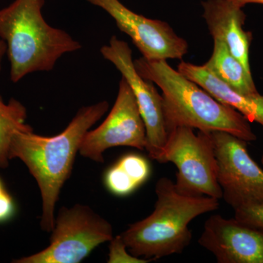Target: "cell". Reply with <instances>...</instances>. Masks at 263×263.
Returning a JSON list of instances; mask_svg holds the SVG:
<instances>
[{"mask_svg":"<svg viewBox=\"0 0 263 263\" xmlns=\"http://www.w3.org/2000/svg\"><path fill=\"white\" fill-rule=\"evenodd\" d=\"M137 71L162 90L167 134L177 127L224 131L247 142L257 140L250 122L239 112L220 103L210 93L175 70L166 60H134Z\"/></svg>","mask_w":263,"mask_h":263,"instance_id":"obj_2","label":"cell"},{"mask_svg":"<svg viewBox=\"0 0 263 263\" xmlns=\"http://www.w3.org/2000/svg\"><path fill=\"white\" fill-rule=\"evenodd\" d=\"M15 213L14 200L8 192L0 197V223L9 221L13 217Z\"/></svg>","mask_w":263,"mask_h":263,"instance_id":"obj_19","label":"cell"},{"mask_svg":"<svg viewBox=\"0 0 263 263\" xmlns=\"http://www.w3.org/2000/svg\"><path fill=\"white\" fill-rule=\"evenodd\" d=\"M178 71L196 83L218 101L234 108L249 122H257L263 128V95L241 94L218 79L205 65L181 61Z\"/></svg>","mask_w":263,"mask_h":263,"instance_id":"obj_13","label":"cell"},{"mask_svg":"<svg viewBox=\"0 0 263 263\" xmlns=\"http://www.w3.org/2000/svg\"><path fill=\"white\" fill-rule=\"evenodd\" d=\"M105 10L118 28L131 38L148 60H180L188 53V43L163 21L146 18L129 9L119 0H86Z\"/></svg>","mask_w":263,"mask_h":263,"instance_id":"obj_10","label":"cell"},{"mask_svg":"<svg viewBox=\"0 0 263 263\" xmlns=\"http://www.w3.org/2000/svg\"><path fill=\"white\" fill-rule=\"evenodd\" d=\"M100 53L105 60L115 66L130 86L146 127L145 150L151 158L160 162L168 137L162 95L153 82L138 73L133 60V52L125 41L113 36L108 45L100 48Z\"/></svg>","mask_w":263,"mask_h":263,"instance_id":"obj_8","label":"cell"},{"mask_svg":"<svg viewBox=\"0 0 263 263\" xmlns=\"http://www.w3.org/2000/svg\"><path fill=\"white\" fill-rule=\"evenodd\" d=\"M45 3L14 0L0 9V37L6 43L10 79L14 84L33 72L53 70L63 55L82 48L70 34L46 22Z\"/></svg>","mask_w":263,"mask_h":263,"instance_id":"obj_3","label":"cell"},{"mask_svg":"<svg viewBox=\"0 0 263 263\" xmlns=\"http://www.w3.org/2000/svg\"><path fill=\"white\" fill-rule=\"evenodd\" d=\"M202 16L214 39L223 41L232 54L252 75L249 49L252 33L243 29L247 15L229 0H205L202 2Z\"/></svg>","mask_w":263,"mask_h":263,"instance_id":"obj_12","label":"cell"},{"mask_svg":"<svg viewBox=\"0 0 263 263\" xmlns=\"http://www.w3.org/2000/svg\"><path fill=\"white\" fill-rule=\"evenodd\" d=\"M5 54H7L6 43L3 41V38L0 37V71L2 70V63Z\"/></svg>","mask_w":263,"mask_h":263,"instance_id":"obj_21","label":"cell"},{"mask_svg":"<svg viewBox=\"0 0 263 263\" xmlns=\"http://www.w3.org/2000/svg\"><path fill=\"white\" fill-rule=\"evenodd\" d=\"M150 262L147 259L139 258L128 250L127 245L124 243L120 235L114 237L109 246V263H146Z\"/></svg>","mask_w":263,"mask_h":263,"instance_id":"obj_17","label":"cell"},{"mask_svg":"<svg viewBox=\"0 0 263 263\" xmlns=\"http://www.w3.org/2000/svg\"><path fill=\"white\" fill-rule=\"evenodd\" d=\"M50 243L14 263H79L95 248L113 239L111 224L87 205L62 207L55 216Z\"/></svg>","mask_w":263,"mask_h":263,"instance_id":"obj_5","label":"cell"},{"mask_svg":"<svg viewBox=\"0 0 263 263\" xmlns=\"http://www.w3.org/2000/svg\"><path fill=\"white\" fill-rule=\"evenodd\" d=\"M234 211L235 219L263 232V203L254 204Z\"/></svg>","mask_w":263,"mask_h":263,"instance_id":"obj_18","label":"cell"},{"mask_svg":"<svg viewBox=\"0 0 263 263\" xmlns=\"http://www.w3.org/2000/svg\"><path fill=\"white\" fill-rule=\"evenodd\" d=\"M108 102H99L79 109L60 134L38 136L34 132H17L10 142V160L18 159L37 181L42 198L41 227L51 233L60 192L70 178L86 133L107 113Z\"/></svg>","mask_w":263,"mask_h":263,"instance_id":"obj_1","label":"cell"},{"mask_svg":"<svg viewBox=\"0 0 263 263\" xmlns=\"http://www.w3.org/2000/svg\"><path fill=\"white\" fill-rule=\"evenodd\" d=\"M198 243L219 263H263V232L235 217L211 216Z\"/></svg>","mask_w":263,"mask_h":263,"instance_id":"obj_11","label":"cell"},{"mask_svg":"<svg viewBox=\"0 0 263 263\" xmlns=\"http://www.w3.org/2000/svg\"><path fill=\"white\" fill-rule=\"evenodd\" d=\"M150 174V164L145 157L129 154L107 171L105 186L114 195L127 196L146 182Z\"/></svg>","mask_w":263,"mask_h":263,"instance_id":"obj_15","label":"cell"},{"mask_svg":"<svg viewBox=\"0 0 263 263\" xmlns=\"http://www.w3.org/2000/svg\"><path fill=\"white\" fill-rule=\"evenodd\" d=\"M6 193H8V191H7L6 189H5V185L4 183H3V181L0 179V197Z\"/></svg>","mask_w":263,"mask_h":263,"instance_id":"obj_22","label":"cell"},{"mask_svg":"<svg viewBox=\"0 0 263 263\" xmlns=\"http://www.w3.org/2000/svg\"><path fill=\"white\" fill-rule=\"evenodd\" d=\"M155 210L121 233L133 256L148 261L182 253L193 235L189 224L198 216L219 209V200L187 196L177 192L174 181L162 177L156 184Z\"/></svg>","mask_w":263,"mask_h":263,"instance_id":"obj_4","label":"cell"},{"mask_svg":"<svg viewBox=\"0 0 263 263\" xmlns=\"http://www.w3.org/2000/svg\"><path fill=\"white\" fill-rule=\"evenodd\" d=\"M214 42L212 57L204 65L208 70L241 94H259L252 75L232 54L226 43L219 39H214Z\"/></svg>","mask_w":263,"mask_h":263,"instance_id":"obj_14","label":"cell"},{"mask_svg":"<svg viewBox=\"0 0 263 263\" xmlns=\"http://www.w3.org/2000/svg\"><path fill=\"white\" fill-rule=\"evenodd\" d=\"M229 1L241 8L248 4L263 5V0H229Z\"/></svg>","mask_w":263,"mask_h":263,"instance_id":"obj_20","label":"cell"},{"mask_svg":"<svg viewBox=\"0 0 263 263\" xmlns=\"http://www.w3.org/2000/svg\"><path fill=\"white\" fill-rule=\"evenodd\" d=\"M222 198L234 210L263 203V170L250 157L248 142L224 131L210 132Z\"/></svg>","mask_w":263,"mask_h":263,"instance_id":"obj_7","label":"cell"},{"mask_svg":"<svg viewBox=\"0 0 263 263\" xmlns=\"http://www.w3.org/2000/svg\"><path fill=\"white\" fill-rule=\"evenodd\" d=\"M27 110L23 104L15 98L5 103L0 94V168L9 165L10 142L17 132H30L33 129L26 124Z\"/></svg>","mask_w":263,"mask_h":263,"instance_id":"obj_16","label":"cell"},{"mask_svg":"<svg viewBox=\"0 0 263 263\" xmlns=\"http://www.w3.org/2000/svg\"><path fill=\"white\" fill-rule=\"evenodd\" d=\"M173 162L177 167V192L187 196L222 198L218 181V163L210 132L193 128L177 127L171 131L163 148L160 162Z\"/></svg>","mask_w":263,"mask_h":263,"instance_id":"obj_6","label":"cell"},{"mask_svg":"<svg viewBox=\"0 0 263 263\" xmlns=\"http://www.w3.org/2000/svg\"><path fill=\"white\" fill-rule=\"evenodd\" d=\"M116 146H129L145 150L146 127L136 98L124 77L113 108L104 122L89 130L81 142L79 154L97 162H103V154Z\"/></svg>","mask_w":263,"mask_h":263,"instance_id":"obj_9","label":"cell"},{"mask_svg":"<svg viewBox=\"0 0 263 263\" xmlns=\"http://www.w3.org/2000/svg\"><path fill=\"white\" fill-rule=\"evenodd\" d=\"M261 162H262V164L263 165V154L262 155V157H261Z\"/></svg>","mask_w":263,"mask_h":263,"instance_id":"obj_23","label":"cell"}]
</instances>
